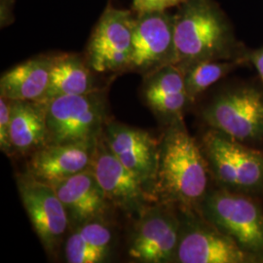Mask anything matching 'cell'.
<instances>
[{
    "label": "cell",
    "instance_id": "1",
    "mask_svg": "<svg viewBox=\"0 0 263 263\" xmlns=\"http://www.w3.org/2000/svg\"><path fill=\"white\" fill-rule=\"evenodd\" d=\"M207 160L182 118L172 120L159 142L155 197L179 210H198L209 185Z\"/></svg>",
    "mask_w": 263,
    "mask_h": 263
},
{
    "label": "cell",
    "instance_id": "2",
    "mask_svg": "<svg viewBox=\"0 0 263 263\" xmlns=\"http://www.w3.org/2000/svg\"><path fill=\"white\" fill-rule=\"evenodd\" d=\"M174 48L172 65L183 72L200 62L232 58L233 46L228 28L210 0L184 2L174 17Z\"/></svg>",
    "mask_w": 263,
    "mask_h": 263
},
{
    "label": "cell",
    "instance_id": "3",
    "mask_svg": "<svg viewBox=\"0 0 263 263\" xmlns=\"http://www.w3.org/2000/svg\"><path fill=\"white\" fill-rule=\"evenodd\" d=\"M198 211L263 263V208L254 195L220 187L208 192Z\"/></svg>",
    "mask_w": 263,
    "mask_h": 263
},
{
    "label": "cell",
    "instance_id": "4",
    "mask_svg": "<svg viewBox=\"0 0 263 263\" xmlns=\"http://www.w3.org/2000/svg\"><path fill=\"white\" fill-rule=\"evenodd\" d=\"M211 175L221 188L249 195L263 193V151L210 129L201 145Z\"/></svg>",
    "mask_w": 263,
    "mask_h": 263
},
{
    "label": "cell",
    "instance_id": "5",
    "mask_svg": "<svg viewBox=\"0 0 263 263\" xmlns=\"http://www.w3.org/2000/svg\"><path fill=\"white\" fill-rule=\"evenodd\" d=\"M212 128L236 141L254 146L263 144V93L240 87L218 95L203 110Z\"/></svg>",
    "mask_w": 263,
    "mask_h": 263
},
{
    "label": "cell",
    "instance_id": "6",
    "mask_svg": "<svg viewBox=\"0 0 263 263\" xmlns=\"http://www.w3.org/2000/svg\"><path fill=\"white\" fill-rule=\"evenodd\" d=\"M45 104L48 143L94 141L102 135L104 100L99 90L88 94L58 97Z\"/></svg>",
    "mask_w": 263,
    "mask_h": 263
},
{
    "label": "cell",
    "instance_id": "7",
    "mask_svg": "<svg viewBox=\"0 0 263 263\" xmlns=\"http://www.w3.org/2000/svg\"><path fill=\"white\" fill-rule=\"evenodd\" d=\"M179 263H259L198 210H179Z\"/></svg>",
    "mask_w": 263,
    "mask_h": 263
},
{
    "label": "cell",
    "instance_id": "8",
    "mask_svg": "<svg viewBox=\"0 0 263 263\" xmlns=\"http://www.w3.org/2000/svg\"><path fill=\"white\" fill-rule=\"evenodd\" d=\"M136 18L128 10L107 6L99 20L87 48L88 65L96 72L129 69Z\"/></svg>",
    "mask_w": 263,
    "mask_h": 263
},
{
    "label": "cell",
    "instance_id": "9",
    "mask_svg": "<svg viewBox=\"0 0 263 263\" xmlns=\"http://www.w3.org/2000/svg\"><path fill=\"white\" fill-rule=\"evenodd\" d=\"M175 207L162 203L141 214L129 248L132 258L147 263L176 261L180 218Z\"/></svg>",
    "mask_w": 263,
    "mask_h": 263
},
{
    "label": "cell",
    "instance_id": "10",
    "mask_svg": "<svg viewBox=\"0 0 263 263\" xmlns=\"http://www.w3.org/2000/svg\"><path fill=\"white\" fill-rule=\"evenodd\" d=\"M20 196L30 222L44 248L53 252L65 235L69 218L66 208L51 184L30 173L17 179Z\"/></svg>",
    "mask_w": 263,
    "mask_h": 263
},
{
    "label": "cell",
    "instance_id": "11",
    "mask_svg": "<svg viewBox=\"0 0 263 263\" xmlns=\"http://www.w3.org/2000/svg\"><path fill=\"white\" fill-rule=\"evenodd\" d=\"M174 17L166 11L138 14L129 69L147 76L174 60Z\"/></svg>",
    "mask_w": 263,
    "mask_h": 263
},
{
    "label": "cell",
    "instance_id": "12",
    "mask_svg": "<svg viewBox=\"0 0 263 263\" xmlns=\"http://www.w3.org/2000/svg\"><path fill=\"white\" fill-rule=\"evenodd\" d=\"M91 169L110 203L140 215L148 208L151 192L115 156L104 137L98 139Z\"/></svg>",
    "mask_w": 263,
    "mask_h": 263
},
{
    "label": "cell",
    "instance_id": "13",
    "mask_svg": "<svg viewBox=\"0 0 263 263\" xmlns=\"http://www.w3.org/2000/svg\"><path fill=\"white\" fill-rule=\"evenodd\" d=\"M104 137L115 156L154 194L159 142L148 132L116 122L106 125Z\"/></svg>",
    "mask_w": 263,
    "mask_h": 263
},
{
    "label": "cell",
    "instance_id": "14",
    "mask_svg": "<svg viewBox=\"0 0 263 263\" xmlns=\"http://www.w3.org/2000/svg\"><path fill=\"white\" fill-rule=\"evenodd\" d=\"M97 141L48 143L33 151L28 173L51 185L91 167Z\"/></svg>",
    "mask_w": 263,
    "mask_h": 263
},
{
    "label": "cell",
    "instance_id": "15",
    "mask_svg": "<svg viewBox=\"0 0 263 263\" xmlns=\"http://www.w3.org/2000/svg\"><path fill=\"white\" fill-rule=\"evenodd\" d=\"M52 186L66 208L69 221L77 226L98 220L110 203L91 167Z\"/></svg>",
    "mask_w": 263,
    "mask_h": 263
},
{
    "label": "cell",
    "instance_id": "16",
    "mask_svg": "<svg viewBox=\"0 0 263 263\" xmlns=\"http://www.w3.org/2000/svg\"><path fill=\"white\" fill-rule=\"evenodd\" d=\"M54 57H37L4 72L0 94L10 101L41 102L47 93Z\"/></svg>",
    "mask_w": 263,
    "mask_h": 263
},
{
    "label": "cell",
    "instance_id": "17",
    "mask_svg": "<svg viewBox=\"0 0 263 263\" xmlns=\"http://www.w3.org/2000/svg\"><path fill=\"white\" fill-rule=\"evenodd\" d=\"M47 104L38 101H11L10 141L22 154L48 143Z\"/></svg>",
    "mask_w": 263,
    "mask_h": 263
},
{
    "label": "cell",
    "instance_id": "18",
    "mask_svg": "<svg viewBox=\"0 0 263 263\" xmlns=\"http://www.w3.org/2000/svg\"><path fill=\"white\" fill-rule=\"evenodd\" d=\"M144 98L155 112L172 120L182 118L189 103L185 91L184 73L177 66L167 65L148 76Z\"/></svg>",
    "mask_w": 263,
    "mask_h": 263
},
{
    "label": "cell",
    "instance_id": "19",
    "mask_svg": "<svg viewBox=\"0 0 263 263\" xmlns=\"http://www.w3.org/2000/svg\"><path fill=\"white\" fill-rule=\"evenodd\" d=\"M91 67L76 55L54 57L47 93L42 103L69 95H84L96 91Z\"/></svg>",
    "mask_w": 263,
    "mask_h": 263
},
{
    "label": "cell",
    "instance_id": "20",
    "mask_svg": "<svg viewBox=\"0 0 263 263\" xmlns=\"http://www.w3.org/2000/svg\"><path fill=\"white\" fill-rule=\"evenodd\" d=\"M243 63V60L204 61L188 67L183 73L189 103L192 104L208 88Z\"/></svg>",
    "mask_w": 263,
    "mask_h": 263
},
{
    "label": "cell",
    "instance_id": "21",
    "mask_svg": "<svg viewBox=\"0 0 263 263\" xmlns=\"http://www.w3.org/2000/svg\"><path fill=\"white\" fill-rule=\"evenodd\" d=\"M66 256L69 263L102 262L106 257L89 244L78 230L67 239Z\"/></svg>",
    "mask_w": 263,
    "mask_h": 263
},
{
    "label": "cell",
    "instance_id": "22",
    "mask_svg": "<svg viewBox=\"0 0 263 263\" xmlns=\"http://www.w3.org/2000/svg\"><path fill=\"white\" fill-rule=\"evenodd\" d=\"M77 230L98 252L104 256L107 255L111 242V232L108 227L98 220H92L79 226Z\"/></svg>",
    "mask_w": 263,
    "mask_h": 263
},
{
    "label": "cell",
    "instance_id": "23",
    "mask_svg": "<svg viewBox=\"0 0 263 263\" xmlns=\"http://www.w3.org/2000/svg\"><path fill=\"white\" fill-rule=\"evenodd\" d=\"M10 120H11V101L0 98V146L1 151L9 153L12 149L10 141Z\"/></svg>",
    "mask_w": 263,
    "mask_h": 263
},
{
    "label": "cell",
    "instance_id": "24",
    "mask_svg": "<svg viewBox=\"0 0 263 263\" xmlns=\"http://www.w3.org/2000/svg\"><path fill=\"white\" fill-rule=\"evenodd\" d=\"M186 0H133V5L138 14H141L146 12L166 11L182 4Z\"/></svg>",
    "mask_w": 263,
    "mask_h": 263
},
{
    "label": "cell",
    "instance_id": "25",
    "mask_svg": "<svg viewBox=\"0 0 263 263\" xmlns=\"http://www.w3.org/2000/svg\"><path fill=\"white\" fill-rule=\"evenodd\" d=\"M246 58H247V62H250L254 65L263 82V48L246 55Z\"/></svg>",
    "mask_w": 263,
    "mask_h": 263
}]
</instances>
